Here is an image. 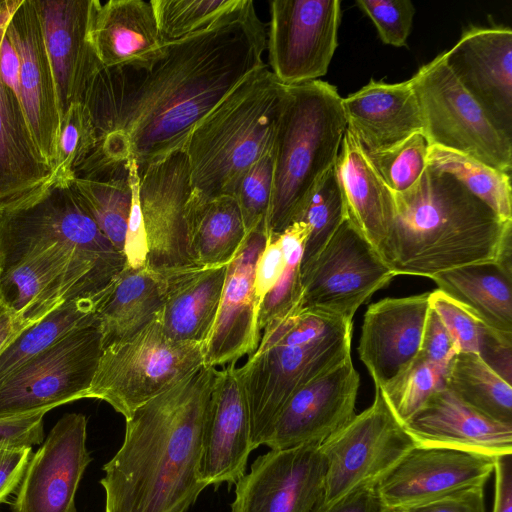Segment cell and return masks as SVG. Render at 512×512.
<instances>
[{
  "label": "cell",
  "mask_w": 512,
  "mask_h": 512,
  "mask_svg": "<svg viewBox=\"0 0 512 512\" xmlns=\"http://www.w3.org/2000/svg\"><path fill=\"white\" fill-rule=\"evenodd\" d=\"M89 36L103 68L149 67L166 50L150 1L96 0Z\"/></svg>",
  "instance_id": "cell-29"
},
{
  "label": "cell",
  "mask_w": 512,
  "mask_h": 512,
  "mask_svg": "<svg viewBox=\"0 0 512 512\" xmlns=\"http://www.w3.org/2000/svg\"><path fill=\"white\" fill-rule=\"evenodd\" d=\"M494 503L492 512H512V454L495 458Z\"/></svg>",
  "instance_id": "cell-56"
},
{
  "label": "cell",
  "mask_w": 512,
  "mask_h": 512,
  "mask_svg": "<svg viewBox=\"0 0 512 512\" xmlns=\"http://www.w3.org/2000/svg\"><path fill=\"white\" fill-rule=\"evenodd\" d=\"M310 512H386L376 486L358 488L326 507Z\"/></svg>",
  "instance_id": "cell-55"
},
{
  "label": "cell",
  "mask_w": 512,
  "mask_h": 512,
  "mask_svg": "<svg viewBox=\"0 0 512 512\" xmlns=\"http://www.w3.org/2000/svg\"><path fill=\"white\" fill-rule=\"evenodd\" d=\"M100 231L123 253L132 191L126 163L103 168L67 182Z\"/></svg>",
  "instance_id": "cell-35"
},
{
  "label": "cell",
  "mask_w": 512,
  "mask_h": 512,
  "mask_svg": "<svg viewBox=\"0 0 512 512\" xmlns=\"http://www.w3.org/2000/svg\"><path fill=\"white\" fill-rule=\"evenodd\" d=\"M34 325L18 316L3 300L0 294V353L23 330Z\"/></svg>",
  "instance_id": "cell-57"
},
{
  "label": "cell",
  "mask_w": 512,
  "mask_h": 512,
  "mask_svg": "<svg viewBox=\"0 0 512 512\" xmlns=\"http://www.w3.org/2000/svg\"><path fill=\"white\" fill-rule=\"evenodd\" d=\"M32 455V447H0V505L19 487Z\"/></svg>",
  "instance_id": "cell-53"
},
{
  "label": "cell",
  "mask_w": 512,
  "mask_h": 512,
  "mask_svg": "<svg viewBox=\"0 0 512 512\" xmlns=\"http://www.w3.org/2000/svg\"><path fill=\"white\" fill-rule=\"evenodd\" d=\"M46 412L0 420V447H33L44 440Z\"/></svg>",
  "instance_id": "cell-51"
},
{
  "label": "cell",
  "mask_w": 512,
  "mask_h": 512,
  "mask_svg": "<svg viewBox=\"0 0 512 512\" xmlns=\"http://www.w3.org/2000/svg\"><path fill=\"white\" fill-rule=\"evenodd\" d=\"M267 239V225L260 224L247 234L227 265L217 317L203 347L207 366L235 363L253 353L259 344V304L254 278Z\"/></svg>",
  "instance_id": "cell-21"
},
{
  "label": "cell",
  "mask_w": 512,
  "mask_h": 512,
  "mask_svg": "<svg viewBox=\"0 0 512 512\" xmlns=\"http://www.w3.org/2000/svg\"><path fill=\"white\" fill-rule=\"evenodd\" d=\"M95 147L94 130L81 101L74 102L61 118L50 181L69 182Z\"/></svg>",
  "instance_id": "cell-43"
},
{
  "label": "cell",
  "mask_w": 512,
  "mask_h": 512,
  "mask_svg": "<svg viewBox=\"0 0 512 512\" xmlns=\"http://www.w3.org/2000/svg\"><path fill=\"white\" fill-rule=\"evenodd\" d=\"M347 128L365 151L386 150L417 132L424 133L420 105L410 79L398 83L370 81L342 97Z\"/></svg>",
  "instance_id": "cell-28"
},
{
  "label": "cell",
  "mask_w": 512,
  "mask_h": 512,
  "mask_svg": "<svg viewBox=\"0 0 512 512\" xmlns=\"http://www.w3.org/2000/svg\"><path fill=\"white\" fill-rule=\"evenodd\" d=\"M430 292L384 298L365 312L358 345L359 359L379 389L418 356Z\"/></svg>",
  "instance_id": "cell-25"
},
{
  "label": "cell",
  "mask_w": 512,
  "mask_h": 512,
  "mask_svg": "<svg viewBox=\"0 0 512 512\" xmlns=\"http://www.w3.org/2000/svg\"><path fill=\"white\" fill-rule=\"evenodd\" d=\"M427 166L450 174L489 206L503 221H512L511 174L469 155L430 145Z\"/></svg>",
  "instance_id": "cell-38"
},
{
  "label": "cell",
  "mask_w": 512,
  "mask_h": 512,
  "mask_svg": "<svg viewBox=\"0 0 512 512\" xmlns=\"http://www.w3.org/2000/svg\"><path fill=\"white\" fill-rule=\"evenodd\" d=\"M50 246L65 248L113 276L124 254L100 231L68 183L50 181L19 207L0 211V269Z\"/></svg>",
  "instance_id": "cell-7"
},
{
  "label": "cell",
  "mask_w": 512,
  "mask_h": 512,
  "mask_svg": "<svg viewBox=\"0 0 512 512\" xmlns=\"http://www.w3.org/2000/svg\"><path fill=\"white\" fill-rule=\"evenodd\" d=\"M430 145L474 157L511 174L512 139L501 133L447 66L443 52L410 78Z\"/></svg>",
  "instance_id": "cell-10"
},
{
  "label": "cell",
  "mask_w": 512,
  "mask_h": 512,
  "mask_svg": "<svg viewBox=\"0 0 512 512\" xmlns=\"http://www.w3.org/2000/svg\"><path fill=\"white\" fill-rule=\"evenodd\" d=\"M416 445L375 389L372 404L320 444L326 471L315 507H326L358 488L376 486Z\"/></svg>",
  "instance_id": "cell-11"
},
{
  "label": "cell",
  "mask_w": 512,
  "mask_h": 512,
  "mask_svg": "<svg viewBox=\"0 0 512 512\" xmlns=\"http://www.w3.org/2000/svg\"><path fill=\"white\" fill-rule=\"evenodd\" d=\"M458 347L437 314L430 308L421 339L418 356L436 366L448 369Z\"/></svg>",
  "instance_id": "cell-49"
},
{
  "label": "cell",
  "mask_w": 512,
  "mask_h": 512,
  "mask_svg": "<svg viewBox=\"0 0 512 512\" xmlns=\"http://www.w3.org/2000/svg\"><path fill=\"white\" fill-rule=\"evenodd\" d=\"M485 485L460 489L401 512H486Z\"/></svg>",
  "instance_id": "cell-52"
},
{
  "label": "cell",
  "mask_w": 512,
  "mask_h": 512,
  "mask_svg": "<svg viewBox=\"0 0 512 512\" xmlns=\"http://www.w3.org/2000/svg\"><path fill=\"white\" fill-rule=\"evenodd\" d=\"M438 289L470 308L491 329L512 333V277L495 262L436 274Z\"/></svg>",
  "instance_id": "cell-33"
},
{
  "label": "cell",
  "mask_w": 512,
  "mask_h": 512,
  "mask_svg": "<svg viewBox=\"0 0 512 512\" xmlns=\"http://www.w3.org/2000/svg\"><path fill=\"white\" fill-rule=\"evenodd\" d=\"M102 351L98 318L60 337L0 383V420L86 398Z\"/></svg>",
  "instance_id": "cell-9"
},
{
  "label": "cell",
  "mask_w": 512,
  "mask_h": 512,
  "mask_svg": "<svg viewBox=\"0 0 512 512\" xmlns=\"http://www.w3.org/2000/svg\"><path fill=\"white\" fill-rule=\"evenodd\" d=\"M7 32L19 57L20 101L33 138L52 168L60 131V113L35 0H13Z\"/></svg>",
  "instance_id": "cell-22"
},
{
  "label": "cell",
  "mask_w": 512,
  "mask_h": 512,
  "mask_svg": "<svg viewBox=\"0 0 512 512\" xmlns=\"http://www.w3.org/2000/svg\"><path fill=\"white\" fill-rule=\"evenodd\" d=\"M244 0H152L165 44L192 35L239 8Z\"/></svg>",
  "instance_id": "cell-41"
},
{
  "label": "cell",
  "mask_w": 512,
  "mask_h": 512,
  "mask_svg": "<svg viewBox=\"0 0 512 512\" xmlns=\"http://www.w3.org/2000/svg\"><path fill=\"white\" fill-rule=\"evenodd\" d=\"M203 347L170 337L158 314L137 333L103 348L86 398L107 402L126 419L204 365Z\"/></svg>",
  "instance_id": "cell-8"
},
{
  "label": "cell",
  "mask_w": 512,
  "mask_h": 512,
  "mask_svg": "<svg viewBox=\"0 0 512 512\" xmlns=\"http://www.w3.org/2000/svg\"><path fill=\"white\" fill-rule=\"evenodd\" d=\"M286 262L279 234H268L266 245L257 261L255 269L254 289L259 306L266 294L282 276Z\"/></svg>",
  "instance_id": "cell-50"
},
{
  "label": "cell",
  "mask_w": 512,
  "mask_h": 512,
  "mask_svg": "<svg viewBox=\"0 0 512 512\" xmlns=\"http://www.w3.org/2000/svg\"><path fill=\"white\" fill-rule=\"evenodd\" d=\"M479 356L507 382L511 383L512 333L488 328L481 344Z\"/></svg>",
  "instance_id": "cell-54"
},
{
  "label": "cell",
  "mask_w": 512,
  "mask_h": 512,
  "mask_svg": "<svg viewBox=\"0 0 512 512\" xmlns=\"http://www.w3.org/2000/svg\"><path fill=\"white\" fill-rule=\"evenodd\" d=\"M215 367L202 365L126 418L123 443L103 470L105 512H186L199 478Z\"/></svg>",
  "instance_id": "cell-2"
},
{
  "label": "cell",
  "mask_w": 512,
  "mask_h": 512,
  "mask_svg": "<svg viewBox=\"0 0 512 512\" xmlns=\"http://www.w3.org/2000/svg\"><path fill=\"white\" fill-rule=\"evenodd\" d=\"M493 456L459 449L413 447L376 485L386 512H401L460 489L486 485Z\"/></svg>",
  "instance_id": "cell-18"
},
{
  "label": "cell",
  "mask_w": 512,
  "mask_h": 512,
  "mask_svg": "<svg viewBox=\"0 0 512 512\" xmlns=\"http://www.w3.org/2000/svg\"><path fill=\"white\" fill-rule=\"evenodd\" d=\"M359 385L351 356L322 372L290 396L264 445L321 444L355 416Z\"/></svg>",
  "instance_id": "cell-19"
},
{
  "label": "cell",
  "mask_w": 512,
  "mask_h": 512,
  "mask_svg": "<svg viewBox=\"0 0 512 512\" xmlns=\"http://www.w3.org/2000/svg\"><path fill=\"white\" fill-rule=\"evenodd\" d=\"M391 191V190H390ZM392 218L377 251L395 274L432 278L495 262L512 221L501 220L450 174L431 167L403 192L391 191Z\"/></svg>",
  "instance_id": "cell-3"
},
{
  "label": "cell",
  "mask_w": 512,
  "mask_h": 512,
  "mask_svg": "<svg viewBox=\"0 0 512 512\" xmlns=\"http://www.w3.org/2000/svg\"><path fill=\"white\" fill-rule=\"evenodd\" d=\"M309 228L302 221L293 222L279 234L286 256V267L275 286L266 294L259 306L260 331L276 317L295 307L301 301V261Z\"/></svg>",
  "instance_id": "cell-42"
},
{
  "label": "cell",
  "mask_w": 512,
  "mask_h": 512,
  "mask_svg": "<svg viewBox=\"0 0 512 512\" xmlns=\"http://www.w3.org/2000/svg\"><path fill=\"white\" fill-rule=\"evenodd\" d=\"M285 94L286 86L265 64L195 126L184 147L191 189L187 205L233 196L245 172L273 150Z\"/></svg>",
  "instance_id": "cell-5"
},
{
  "label": "cell",
  "mask_w": 512,
  "mask_h": 512,
  "mask_svg": "<svg viewBox=\"0 0 512 512\" xmlns=\"http://www.w3.org/2000/svg\"><path fill=\"white\" fill-rule=\"evenodd\" d=\"M189 252L195 265H227L247 236L239 206L223 195L187 205Z\"/></svg>",
  "instance_id": "cell-34"
},
{
  "label": "cell",
  "mask_w": 512,
  "mask_h": 512,
  "mask_svg": "<svg viewBox=\"0 0 512 512\" xmlns=\"http://www.w3.org/2000/svg\"><path fill=\"white\" fill-rule=\"evenodd\" d=\"M444 59L494 126L512 139V30L468 26Z\"/></svg>",
  "instance_id": "cell-20"
},
{
  "label": "cell",
  "mask_w": 512,
  "mask_h": 512,
  "mask_svg": "<svg viewBox=\"0 0 512 512\" xmlns=\"http://www.w3.org/2000/svg\"><path fill=\"white\" fill-rule=\"evenodd\" d=\"M353 321L300 308L271 320L238 367L252 449L265 444L284 404L302 385L351 356Z\"/></svg>",
  "instance_id": "cell-4"
},
{
  "label": "cell",
  "mask_w": 512,
  "mask_h": 512,
  "mask_svg": "<svg viewBox=\"0 0 512 512\" xmlns=\"http://www.w3.org/2000/svg\"><path fill=\"white\" fill-rule=\"evenodd\" d=\"M266 40L254 1L244 0L210 26L166 44L149 67L100 68L81 100L95 147L73 177L130 159L140 171L184 150L195 126L265 65Z\"/></svg>",
  "instance_id": "cell-1"
},
{
  "label": "cell",
  "mask_w": 512,
  "mask_h": 512,
  "mask_svg": "<svg viewBox=\"0 0 512 512\" xmlns=\"http://www.w3.org/2000/svg\"><path fill=\"white\" fill-rule=\"evenodd\" d=\"M115 284V283H114ZM113 287L98 296L68 301L23 330L0 353V383L23 363L71 330L97 319Z\"/></svg>",
  "instance_id": "cell-37"
},
{
  "label": "cell",
  "mask_w": 512,
  "mask_h": 512,
  "mask_svg": "<svg viewBox=\"0 0 512 512\" xmlns=\"http://www.w3.org/2000/svg\"><path fill=\"white\" fill-rule=\"evenodd\" d=\"M132 200L125 233L123 254L126 266L139 269L147 265L148 240L140 202V175L133 159L126 162Z\"/></svg>",
  "instance_id": "cell-48"
},
{
  "label": "cell",
  "mask_w": 512,
  "mask_h": 512,
  "mask_svg": "<svg viewBox=\"0 0 512 512\" xmlns=\"http://www.w3.org/2000/svg\"><path fill=\"white\" fill-rule=\"evenodd\" d=\"M139 175L147 266L164 275L195 265L189 252L187 202L191 189L184 150L148 165Z\"/></svg>",
  "instance_id": "cell-16"
},
{
  "label": "cell",
  "mask_w": 512,
  "mask_h": 512,
  "mask_svg": "<svg viewBox=\"0 0 512 512\" xmlns=\"http://www.w3.org/2000/svg\"><path fill=\"white\" fill-rule=\"evenodd\" d=\"M340 0H272L266 49L269 69L285 86L326 75L338 47Z\"/></svg>",
  "instance_id": "cell-13"
},
{
  "label": "cell",
  "mask_w": 512,
  "mask_h": 512,
  "mask_svg": "<svg viewBox=\"0 0 512 512\" xmlns=\"http://www.w3.org/2000/svg\"><path fill=\"white\" fill-rule=\"evenodd\" d=\"M248 402L238 367L217 370L206 408L199 478L218 487L236 484L252 451Z\"/></svg>",
  "instance_id": "cell-23"
},
{
  "label": "cell",
  "mask_w": 512,
  "mask_h": 512,
  "mask_svg": "<svg viewBox=\"0 0 512 512\" xmlns=\"http://www.w3.org/2000/svg\"><path fill=\"white\" fill-rule=\"evenodd\" d=\"M273 182V150L256 161L239 180L235 198L248 234L266 223Z\"/></svg>",
  "instance_id": "cell-45"
},
{
  "label": "cell",
  "mask_w": 512,
  "mask_h": 512,
  "mask_svg": "<svg viewBox=\"0 0 512 512\" xmlns=\"http://www.w3.org/2000/svg\"><path fill=\"white\" fill-rule=\"evenodd\" d=\"M227 265H191L163 275L159 319L170 337L204 345L217 317Z\"/></svg>",
  "instance_id": "cell-30"
},
{
  "label": "cell",
  "mask_w": 512,
  "mask_h": 512,
  "mask_svg": "<svg viewBox=\"0 0 512 512\" xmlns=\"http://www.w3.org/2000/svg\"><path fill=\"white\" fill-rule=\"evenodd\" d=\"M394 277L374 247L346 219L301 271L300 308L353 321L357 309Z\"/></svg>",
  "instance_id": "cell-12"
},
{
  "label": "cell",
  "mask_w": 512,
  "mask_h": 512,
  "mask_svg": "<svg viewBox=\"0 0 512 512\" xmlns=\"http://www.w3.org/2000/svg\"><path fill=\"white\" fill-rule=\"evenodd\" d=\"M355 3L372 21L384 44L407 46L416 12L410 0H357Z\"/></svg>",
  "instance_id": "cell-47"
},
{
  "label": "cell",
  "mask_w": 512,
  "mask_h": 512,
  "mask_svg": "<svg viewBox=\"0 0 512 512\" xmlns=\"http://www.w3.org/2000/svg\"><path fill=\"white\" fill-rule=\"evenodd\" d=\"M96 0H35L61 118L102 68L90 42Z\"/></svg>",
  "instance_id": "cell-24"
},
{
  "label": "cell",
  "mask_w": 512,
  "mask_h": 512,
  "mask_svg": "<svg viewBox=\"0 0 512 512\" xmlns=\"http://www.w3.org/2000/svg\"><path fill=\"white\" fill-rule=\"evenodd\" d=\"M429 146L426 135L417 132L386 150L367 154L388 188L403 192L426 170Z\"/></svg>",
  "instance_id": "cell-44"
},
{
  "label": "cell",
  "mask_w": 512,
  "mask_h": 512,
  "mask_svg": "<svg viewBox=\"0 0 512 512\" xmlns=\"http://www.w3.org/2000/svg\"><path fill=\"white\" fill-rule=\"evenodd\" d=\"M334 170L346 206L347 219L377 252L387 236L392 218L391 191L348 128Z\"/></svg>",
  "instance_id": "cell-31"
},
{
  "label": "cell",
  "mask_w": 512,
  "mask_h": 512,
  "mask_svg": "<svg viewBox=\"0 0 512 512\" xmlns=\"http://www.w3.org/2000/svg\"><path fill=\"white\" fill-rule=\"evenodd\" d=\"M87 418L63 415L34 453L11 504L13 512H76L75 494L91 462Z\"/></svg>",
  "instance_id": "cell-17"
},
{
  "label": "cell",
  "mask_w": 512,
  "mask_h": 512,
  "mask_svg": "<svg viewBox=\"0 0 512 512\" xmlns=\"http://www.w3.org/2000/svg\"><path fill=\"white\" fill-rule=\"evenodd\" d=\"M404 427L417 445L493 457L512 454V426L482 415L446 387L435 392Z\"/></svg>",
  "instance_id": "cell-27"
},
{
  "label": "cell",
  "mask_w": 512,
  "mask_h": 512,
  "mask_svg": "<svg viewBox=\"0 0 512 512\" xmlns=\"http://www.w3.org/2000/svg\"><path fill=\"white\" fill-rule=\"evenodd\" d=\"M12 2L0 1V53ZM51 177L52 168L33 138L20 98L0 68V211L28 202Z\"/></svg>",
  "instance_id": "cell-26"
},
{
  "label": "cell",
  "mask_w": 512,
  "mask_h": 512,
  "mask_svg": "<svg viewBox=\"0 0 512 512\" xmlns=\"http://www.w3.org/2000/svg\"><path fill=\"white\" fill-rule=\"evenodd\" d=\"M320 444L270 449L235 484L231 512H310L324 490Z\"/></svg>",
  "instance_id": "cell-15"
},
{
  "label": "cell",
  "mask_w": 512,
  "mask_h": 512,
  "mask_svg": "<svg viewBox=\"0 0 512 512\" xmlns=\"http://www.w3.org/2000/svg\"><path fill=\"white\" fill-rule=\"evenodd\" d=\"M117 278L65 248L50 246L0 269V294L18 316L35 324L68 301L109 291Z\"/></svg>",
  "instance_id": "cell-14"
},
{
  "label": "cell",
  "mask_w": 512,
  "mask_h": 512,
  "mask_svg": "<svg viewBox=\"0 0 512 512\" xmlns=\"http://www.w3.org/2000/svg\"><path fill=\"white\" fill-rule=\"evenodd\" d=\"M446 372L447 369L417 356L379 391L395 418L404 426L435 392L445 387Z\"/></svg>",
  "instance_id": "cell-40"
},
{
  "label": "cell",
  "mask_w": 512,
  "mask_h": 512,
  "mask_svg": "<svg viewBox=\"0 0 512 512\" xmlns=\"http://www.w3.org/2000/svg\"><path fill=\"white\" fill-rule=\"evenodd\" d=\"M346 219V206L333 168L320 180L296 219L309 228L300 271L315 260Z\"/></svg>",
  "instance_id": "cell-39"
},
{
  "label": "cell",
  "mask_w": 512,
  "mask_h": 512,
  "mask_svg": "<svg viewBox=\"0 0 512 512\" xmlns=\"http://www.w3.org/2000/svg\"><path fill=\"white\" fill-rule=\"evenodd\" d=\"M445 387L482 415L512 426V386L476 353H459L448 366Z\"/></svg>",
  "instance_id": "cell-36"
},
{
  "label": "cell",
  "mask_w": 512,
  "mask_h": 512,
  "mask_svg": "<svg viewBox=\"0 0 512 512\" xmlns=\"http://www.w3.org/2000/svg\"><path fill=\"white\" fill-rule=\"evenodd\" d=\"M164 285V276L147 265L124 268L97 311L103 348L137 333L159 314Z\"/></svg>",
  "instance_id": "cell-32"
},
{
  "label": "cell",
  "mask_w": 512,
  "mask_h": 512,
  "mask_svg": "<svg viewBox=\"0 0 512 512\" xmlns=\"http://www.w3.org/2000/svg\"><path fill=\"white\" fill-rule=\"evenodd\" d=\"M346 128L337 87L321 80L286 86L273 144L268 234H280L296 221L334 168Z\"/></svg>",
  "instance_id": "cell-6"
},
{
  "label": "cell",
  "mask_w": 512,
  "mask_h": 512,
  "mask_svg": "<svg viewBox=\"0 0 512 512\" xmlns=\"http://www.w3.org/2000/svg\"><path fill=\"white\" fill-rule=\"evenodd\" d=\"M429 306L451 334L459 353L479 355L485 332L489 327L470 308L438 288L430 292Z\"/></svg>",
  "instance_id": "cell-46"
}]
</instances>
